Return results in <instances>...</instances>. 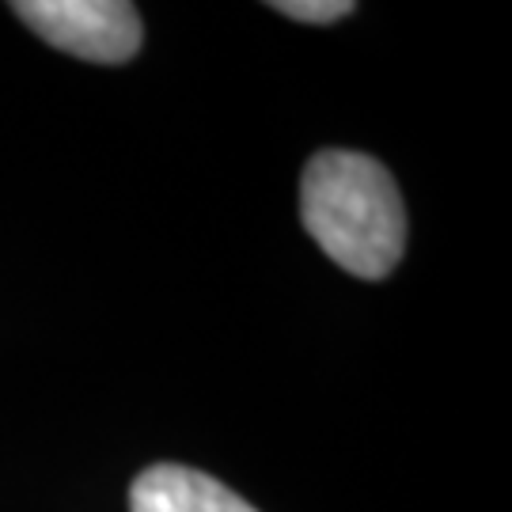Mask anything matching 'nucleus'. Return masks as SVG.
<instances>
[{
	"mask_svg": "<svg viewBox=\"0 0 512 512\" xmlns=\"http://www.w3.org/2000/svg\"><path fill=\"white\" fill-rule=\"evenodd\" d=\"M300 220L323 255L361 281L387 277L406 251V205L380 160L349 148L315 152L300 179Z\"/></svg>",
	"mask_w": 512,
	"mask_h": 512,
	"instance_id": "1",
	"label": "nucleus"
},
{
	"mask_svg": "<svg viewBox=\"0 0 512 512\" xmlns=\"http://www.w3.org/2000/svg\"><path fill=\"white\" fill-rule=\"evenodd\" d=\"M12 12L54 50L95 65H122L145 42L141 16L126 0H16Z\"/></svg>",
	"mask_w": 512,
	"mask_h": 512,
	"instance_id": "2",
	"label": "nucleus"
},
{
	"mask_svg": "<svg viewBox=\"0 0 512 512\" xmlns=\"http://www.w3.org/2000/svg\"><path fill=\"white\" fill-rule=\"evenodd\" d=\"M129 512H258L220 478L183 467L152 463L129 486Z\"/></svg>",
	"mask_w": 512,
	"mask_h": 512,
	"instance_id": "3",
	"label": "nucleus"
},
{
	"mask_svg": "<svg viewBox=\"0 0 512 512\" xmlns=\"http://www.w3.org/2000/svg\"><path fill=\"white\" fill-rule=\"evenodd\" d=\"M270 8L296 23H338V19L353 16L349 0H277Z\"/></svg>",
	"mask_w": 512,
	"mask_h": 512,
	"instance_id": "4",
	"label": "nucleus"
}]
</instances>
